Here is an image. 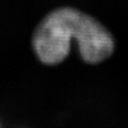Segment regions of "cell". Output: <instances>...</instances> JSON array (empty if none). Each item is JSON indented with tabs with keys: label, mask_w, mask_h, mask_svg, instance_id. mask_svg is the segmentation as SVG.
Segmentation results:
<instances>
[{
	"label": "cell",
	"mask_w": 128,
	"mask_h": 128,
	"mask_svg": "<svg viewBox=\"0 0 128 128\" xmlns=\"http://www.w3.org/2000/svg\"><path fill=\"white\" fill-rule=\"evenodd\" d=\"M76 40L80 56L88 64H98L114 52L113 35L95 17L75 8H58L47 14L33 33V47L47 65L63 62Z\"/></svg>",
	"instance_id": "6da1fadb"
}]
</instances>
